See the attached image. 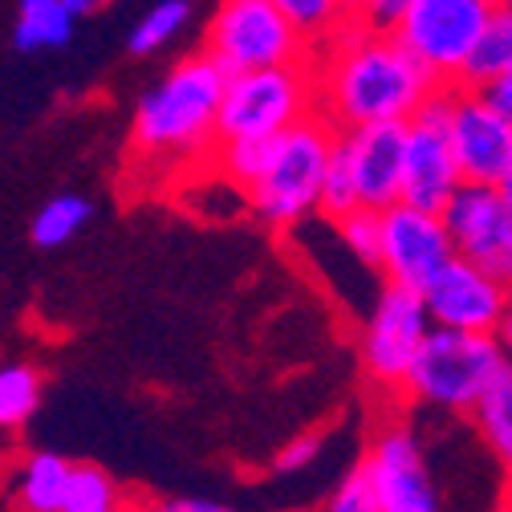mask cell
Listing matches in <instances>:
<instances>
[{
  "label": "cell",
  "instance_id": "obj_7",
  "mask_svg": "<svg viewBox=\"0 0 512 512\" xmlns=\"http://www.w3.org/2000/svg\"><path fill=\"white\" fill-rule=\"evenodd\" d=\"M496 13V0H411L403 21L395 25V37L443 86H456L468 49Z\"/></svg>",
  "mask_w": 512,
  "mask_h": 512
},
{
  "label": "cell",
  "instance_id": "obj_37",
  "mask_svg": "<svg viewBox=\"0 0 512 512\" xmlns=\"http://www.w3.org/2000/svg\"><path fill=\"white\" fill-rule=\"evenodd\" d=\"M504 512H512V492H508V504H504Z\"/></svg>",
  "mask_w": 512,
  "mask_h": 512
},
{
  "label": "cell",
  "instance_id": "obj_31",
  "mask_svg": "<svg viewBox=\"0 0 512 512\" xmlns=\"http://www.w3.org/2000/svg\"><path fill=\"white\" fill-rule=\"evenodd\" d=\"M143 512H232V508L216 504V500H200V496H171V500L147 504Z\"/></svg>",
  "mask_w": 512,
  "mask_h": 512
},
{
  "label": "cell",
  "instance_id": "obj_32",
  "mask_svg": "<svg viewBox=\"0 0 512 512\" xmlns=\"http://www.w3.org/2000/svg\"><path fill=\"white\" fill-rule=\"evenodd\" d=\"M492 338H496V346H500L504 362H512V297H508V305H504V313H500V322H496Z\"/></svg>",
  "mask_w": 512,
  "mask_h": 512
},
{
  "label": "cell",
  "instance_id": "obj_29",
  "mask_svg": "<svg viewBox=\"0 0 512 512\" xmlns=\"http://www.w3.org/2000/svg\"><path fill=\"white\" fill-rule=\"evenodd\" d=\"M317 456H322V435L305 431V435H297V439H289V443L281 447L277 460H273V468L285 472V476H293V472H305Z\"/></svg>",
  "mask_w": 512,
  "mask_h": 512
},
{
  "label": "cell",
  "instance_id": "obj_1",
  "mask_svg": "<svg viewBox=\"0 0 512 512\" xmlns=\"http://www.w3.org/2000/svg\"><path fill=\"white\" fill-rule=\"evenodd\" d=\"M443 82L395 37L362 25L342 29L313 66V110L334 131L366 122H407Z\"/></svg>",
  "mask_w": 512,
  "mask_h": 512
},
{
  "label": "cell",
  "instance_id": "obj_13",
  "mask_svg": "<svg viewBox=\"0 0 512 512\" xmlns=\"http://www.w3.org/2000/svg\"><path fill=\"white\" fill-rule=\"evenodd\" d=\"M378 512H443L431 468L423 460V447L407 423H391L370 439V452L362 460Z\"/></svg>",
  "mask_w": 512,
  "mask_h": 512
},
{
  "label": "cell",
  "instance_id": "obj_8",
  "mask_svg": "<svg viewBox=\"0 0 512 512\" xmlns=\"http://www.w3.org/2000/svg\"><path fill=\"white\" fill-rule=\"evenodd\" d=\"M427 330H431V317H427L419 289L387 285L378 293V301L366 317V330H362V370L374 391L403 395L407 370H411Z\"/></svg>",
  "mask_w": 512,
  "mask_h": 512
},
{
  "label": "cell",
  "instance_id": "obj_39",
  "mask_svg": "<svg viewBox=\"0 0 512 512\" xmlns=\"http://www.w3.org/2000/svg\"><path fill=\"white\" fill-rule=\"evenodd\" d=\"M126 512H143V508H135V504H131V508H126Z\"/></svg>",
  "mask_w": 512,
  "mask_h": 512
},
{
  "label": "cell",
  "instance_id": "obj_23",
  "mask_svg": "<svg viewBox=\"0 0 512 512\" xmlns=\"http://www.w3.org/2000/svg\"><path fill=\"white\" fill-rule=\"evenodd\" d=\"M41 403V374L25 362L0 366V427H21Z\"/></svg>",
  "mask_w": 512,
  "mask_h": 512
},
{
  "label": "cell",
  "instance_id": "obj_30",
  "mask_svg": "<svg viewBox=\"0 0 512 512\" xmlns=\"http://www.w3.org/2000/svg\"><path fill=\"white\" fill-rule=\"evenodd\" d=\"M480 94H484V102H488L500 118H508V122H512V66H508L504 74H496L492 82H484V86H480Z\"/></svg>",
  "mask_w": 512,
  "mask_h": 512
},
{
  "label": "cell",
  "instance_id": "obj_19",
  "mask_svg": "<svg viewBox=\"0 0 512 512\" xmlns=\"http://www.w3.org/2000/svg\"><path fill=\"white\" fill-rule=\"evenodd\" d=\"M508 66H512V25H508V17H504V9H500V13L492 17V25L476 37V45L468 49L456 86L480 90L484 82H492V78L504 74Z\"/></svg>",
  "mask_w": 512,
  "mask_h": 512
},
{
  "label": "cell",
  "instance_id": "obj_2",
  "mask_svg": "<svg viewBox=\"0 0 512 512\" xmlns=\"http://www.w3.org/2000/svg\"><path fill=\"white\" fill-rule=\"evenodd\" d=\"M228 74L208 53L187 57L143 94L135 110V147L151 159H179L204 151L216 139V114L224 98Z\"/></svg>",
  "mask_w": 512,
  "mask_h": 512
},
{
  "label": "cell",
  "instance_id": "obj_16",
  "mask_svg": "<svg viewBox=\"0 0 512 512\" xmlns=\"http://www.w3.org/2000/svg\"><path fill=\"white\" fill-rule=\"evenodd\" d=\"M468 415H472L480 439L488 443V452L512 476V362H504L496 370V378L480 391V399L472 403Z\"/></svg>",
  "mask_w": 512,
  "mask_h": 512
},
{
  "label": "cell",
  "instance_id": "obj_12",
  "mask_svg": "<svg viewBox=\"0 0 512 512\" xmlns=\"http://www.w3.org/2000/svg\"><path fill=\"white\" fill-rule=\"evenodd\" d=\"M447 135L464 183H500L512 163V122L500 118L480 90L447 86Z\"/></svg>",
  "mask_w": 512,
  "mask_h": 512
},
{
  "label": "cell",
  "instance_id": "obj_26",
  "mask_svg": "<svg viewBox=\"0 0 512 512\" xmlns=\"http://www.w3.org/2000/svg\"><path fill=\"white\" fill-rule=\"evenodd\" d=\"M338 224V236H342V244L358 256L362 265H378V240H382V212L378 208H366V204H358V208H350L346 216H338L334 220Z\"/></svg>",
  "mask_w": 512,
  "mask_h": 512
},
{
  "label": "cell",
  "instance_id": "obj_36",
  "mask_svg": "<svg viewBox=\"0 0 512 512\" xmlns=\"http://www.w3.org/2000/svg\"><path fill=\"white\" fill-rule=\"evenodd\" d=\"M496 5H500V9H512V0H496Z\"/></svg>",
  "mask_w": 512,
  "mask_h": 512
},
{
  "label": "cell",
  "instance_id": "obj_24",
  "mask_svg": "<svg viewBox=\"0 0 512 512\" xmlns=\"http://www.w3.org/2000/svg\"><path fill=\"white\" fill-rule=\"evenodd\" d=\"M187 17H191V5L187 0H159L155 9H147L143 17H139V25L131 29V53H155V49H163L183 25H187Z\"/></svg>",
  "mask_w": 512,
  "mask_h": 512
},
{
  "label": "cell",
  "instance_id": "obj_33",
  "mask_svg": "<svg viewBox=\"0 0 512 512\" xmlns=\"http://www.w3.org/2000/svg\"><path fill=\"white\" fill-rule=\"evenodd\" d=\"M61 5H66L74 17H86V13H94L102 5V0H61Z\"/></svg>",
  "mask_w": 512,
  "mask_h": 512
},
{
  "label": "cell",
  "instance_id": "obj_22",
  "mask_svg": "<svg viewBox=\"0 0 512 512\" xmlns=\"http://www.w3.org/2000/svg\"><path fill=\"white\" fill-rule=\"evenodd\" d=\"M126 496L118 492V484L94 468V464H74V480H70V492H66V504L61 512H126Z\"/></svg>",
  "mask_w": 512,
  "mask_h": 512
},
{
  "label": "cell",
  "instance_id": "obj_5",
  "mask_svg": "<svg viewBox=\"0 0 512 512\" xmlns=\"http://www.w3.org/2000/svg\"><path fill=\"white\" fill-rule=\"evenodd\" d=\"M305 114H313L309 61L240 70L228 74L216 114V139H273Z\"/></svg>",
  "mask_w": 512,
  "mask_h": 512
},
{
  "label": "cell",
  "instance_id": "obj_38",
  "mask_svg": "<svg viewBox=\"0 0 512 512\" xmlns=\"http://www.w3.org/2000/svg\"><path fill=\"white\" fill-rule=\"evenodd\" d=\"M504 17H508V25H512V9H504Z\"/></svg>",
  "mask_w": 512,
  "mask_h": 512
},
{
  "label": "cell",
  "instance_id": "obj_21",
  "mask_svg": "<svg viewBox=\"0 0 512 512\" xmlns=\"http://www.w3.org/2000/svg\"><path fill=\"white\" fill-rule=\"evenodd\" d=\"M94 216V208L82 200V196H57L49 200L37 216H33V244L41 248H61V244H70L86 220Z\"/></svg>",
  "mask_w": 512,
  "mask_h": 512
},
{
  "label": "cell",
  "instance_id": "obj_20",
  "mask_svg": "<svg viewBox=\"0 0 512 512\" xmlns=\"http://www.w3.org/2000/svg\"><path fill=\"white\" fill-rule=\"evenodd\" d=\"M277 13L305 37V45L313 49L317 41L338 37L350 21V13L338 5V0H273Z\"/></svg>",
  "mask_w": 512,
  "mask_h": 512
},
{
  "label": "cell",
  "instance_id": "obj_9",
  "mask_svg": "<svg viewBox=\"0 0 512 512\" xmlns=\"http://www.w3.org/2000/svg\"><path fill=\"white\" fill-rule=\"evenodd\" d=\"M460 167L447 135V86H439L407 122H403V191L399 200L443 212V204L456 196Z\"/></svg>",
  "mask_w": 512,
  "mask_h": 512
},
{
  "label": "cell",
  "instance_id": "obj_6",
  "mask_svg": "<svg viewBox=\"0 0 512 512\" xmlns=\"http://www.w3.org/2000/svg\"><path fill=\"white\" fill-rule=\"evenodd\" d=\"M204 53L224 74L309 61L305 37L277 13L273 0H220V9L208 25Z\"/></svg>",
  "mask_w": 512,
  "mask_h": 512
},
{
  "label": "cell",
  "instance_id": "obj_4",
  "mask_svg": "<svg viewBox=\"0 0 512 512\" xmlns=\"http://www.w3.org/2000/svg\"><path fill=\"white\" fill-rule=\"evenodd\" d=\"M500 366H504V354L492 334L431 326L407 370L403 399L452 411V415H468Z\"/></svg>",
  "mask_w": 512,
  "mask_h": 512
},
{
  "label": "cell",
  "instance_id": "obj_17",
  "mask_svg": "<svg viewBox=\"0 0 512 512\" xmlns=\"http://www.w3.org/2000/svg\"><path fill=\"white\" fill-rule=\"evenodd\" d=\"M74 480V464L66 456L37 452L17 472V508L21 512H61Z\"/></svg>",
  "mask_w": 512,
  "mask_h": 512
},
{
  "label": "cell",
  "instance_id": "obj_11",
  "mask_svg": "<svg viewBox=\"0 0 512 512\" xmlns=\"http://www.w3.org/2000/svg\"><path fill=\"white\" fill-rule=\"evenodd\" d=\"M452 256H456L452 236H447L439 212H427L403 200L382 208V240H378L374 269L387 277V285L423 289Z\"/></svg>",
  "mask_w": 512,
  "mask_h": 512
},
{
  "label": "cell",
  "instance_id": "obj_15",
  "mask_svg": "<svg viewBox=\"0 0 512 512\" xmlns=\"http://www.w3.org/2000/svg\"><path fill=\"white\" fill-rule=\"evenodd\" d=\"M338 147L358 183V200L366 208H391L403 191V122H366L338 131Z\"/></svg>",
  "mask_w": 512,
  "mask_h": 512
},
{
  "label": "cell",
  "instance_id": "obj_18",
  "mask_svg": "<svg viewBox=\"0 0 512 512\" xmlns=\"http://www.w3.org/2000/svg\"><path fill=\"white\" fill-rule=\"evenodd\" d=\"M74 33V13L61 0H21L17 5V49H57Z\"/></svg>",
  "mask_w": 512,
  "mask_h": 512
},
{
  "label": "cell",
  "instance_id": "obj_25",
  "mask_svg": "<svg viewBox=\"0 0 512 512\" xmlns=\"http://www.w3.org/2000/svg\"><path fill=\"white\" fill-rule=\"evenodd\" d=\"M358 183H354V171L346 163V151L338 147L334 139V151H330V163H326V175H322V196H317V212L326 220H338L346 216L350 208H358Z\"/></svg>",
  "mask_w": 512,
  "mask_h": 512
},
{
  "label": "cell",
  "instance_id": "obj_14",
  "mask_svg": "<svg viewBox=\"0 0 512 512\" xmlns=\"http://www.w3.org/2000/svg\"><path fill=\"white\" fill-rule=\"evenodd\" d=\"M431 326H447V330H468V334H492L500 313L512 297V289L496 277H488L484 269L452 256L423 289H419Z\"/></svg>",
  "mask_w": 512,
  "mask_h": 512
},
{
  "label": "cell",
  "instance_id": "obj_10",
  "mask_svg": "<svg viewBox=\"0 0 512 512\" xmlns=\"http://www.w3.org/2000/svg\"><path fill=\"white\" fill-rule=\"evenodd\" d=\"M439 216L460 261L512 289V212L500 200V191L488 183H460Z\"/></svg>",
  "mask_w": 512,
  "mask_h": 512
},
{
  "label": "cell",
  "instance_id": "obj_28",
  "mask_svg": "<svg viewBox=\"0 0 512 512\" xmlns=\"http://www.w3.org/2000/svg\"><path fill=\"white\" fill-rule=\"evenodd\" d=\"M407 5H411V0H358L354 17L370 33H395V25L403 21Z\"/></svg>",
  "mask_w": 512,
  "mask_h": 512
},
{
  "label": "cell",
  "instance_id": "obj_35",
  "mask_svg": "<svg viewBox=\"0 0 512 512\" xmlns=\"http://www.w3.org/2000/svg\"><path fill=\"white\" fill-rule=\"evenodd\" d=\"M338 5H342V9H346V13L354 17V9H358V0H338Z\"/></svg>",
  "mask_w": 512,
  "mask_h": 512
},
{
  "label": "cell",
  "instance_id": "obj_34",
  "mask_svg": "<svg viewBox=\"0 0 512 512\" xmlns=\"http://www.w3.org/2000/svg\"><path fill=\"white\" fill-rule=\"evenodd\" d=\"M496 191H500V200L508 204V212H512V163H508V171L500 175V183H496Z\"/></svg>",
  "mask_w": 512,
  "mask_h": 512
},
{
  "label": "cell",
  "instance_id": "obj_27",
  "mask_svg": "<svg viewBox=\"0 0 512 512\" xmlns=\"http://www.w3.org/2000/svg\"><path fill=\"white\" fill-rule=\"evenodd\" d=\"M322 512H378V496H374V484L366 476V468L358 464L326 500Z\"/></svg>",
  "mask_w": 512,
  "mask_h": 512
},
{
  "label": "cell",
  "instance_id": "obj_3",
  "mask_svg": "<svg viewBox=\"0 0 512 512\" xmlns=\"http://www.w3.org/2000/svg\"><path fill=\"white\" fill-rule=\"evenodd\" d=\"M334 139L338 131L317 110L285 126L281 135H273L265 171L256 175L252 187H244L248 208L269 228H293L309 212H317V196H322V175H326Z\"/></svg>",
  "mask_w": 512,
  "mask_h": 512
}]
</instances>
